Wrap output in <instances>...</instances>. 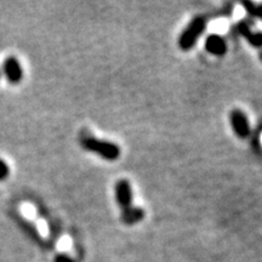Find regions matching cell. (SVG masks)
<instances>
[{
	"mask_svg": "<svg viewBox=\"0 0 262 262\" xmlns=\"http://www.w3.org/2000/svg\"><path fill=\"white\" fill-rule=\"evenodd\" d=\"M80 143L84 149L89 150V152L96 153V155L100 156L101 158L110 160V162L117 160L120 156V148L116 145V143L96 139V137L94 136H83L80 139Z\"/></svg>",
	"mask_w": 262,
	"mask_h": 262,
	"instance_id": "cell-1",
	"label": "cell"
},
{
	"mask_svg": "<svg viewBox=\"0 0 262 262\" xmlns=\"http://www.w3.org/2000/svg\"><path fill=\"white\" fill-rule=\"evenodd\" d=\"M206 27L205 18L202 16H196L189 22L187 27L183 29L179 38V47L183 51H188L194 47L201 38V35L204 33Z\"/></svg>",
	"mask_w": 262,
	"mask_h": 262,
	"instance_id": "cell-2",
	"label": "cell"
},
{
	"mask_svg": "<svg viewBox=\"0 0 262 262\" xmlns=\"http://www.w3.org/2000/svg\"><path fill=\"white\" fill-rule=\"evenodd\" d=\"M3 74L10 84H18L24 79V70L19 61L15 56L5 58L3 63Z\"/></svg>",
	"mask_w": 262,
	"mask_h": 262,
	"instance_id": "cell-3",
	"label": "cell"
},
{
	"mask_svg": "<svg viewBox=\"0 0 262 262\" xmlns=\"http://www.w3.org/2000/svg\"><path fill=\"white\" fill-rule=\"evenodd\" d=\"M114 192H116V201L120 210H127L133 206V189H131V185L127 180L118 181Z\"/></svg>",
	"mask_w": 262,
	"mask_h": 262,
	"instance_id": "cell-4",
	"label": "cell"
},
{
	"mask_svg": "<svg viewBox=\"0 0 262 262\" xmlns=\"http://www.w3.org/2000/svg\"><path fill=\"white\" fill-rule=\"evenodd\" d=\"M229 122H231L232 129L239 139H247L250 135V125L247 114L242 112L241 110H233L229 114Z\"/></svg>",
	"mask_w": 262,
	"mask_h": 262,
	"instance_id": "cell-5",
	"label": "cell"
},
{
	"mask_svg": "<svg viewBox=\"0 0 262 262\" xmlns=\"http://www.w3.org/2000/svg\"><path fill=\"white\" fill-rule=\"evenodd\" d=\"M205 49L215 56H224L227 52V44L225 39L219 34H210L205 39Z\"/></svg>",
	"mask_w": 262,
	"mask_h": 262,
	"instance_id": "cell-6",
	"label": "cell"
},
{
	"mask_svg": "<svg viewBox=\"0 0 262 262\" xmlns=\"http://www.w3.org/2000/svg\"><path fill=\"white\" fill-rule=\"evenodd\" d=\"M237 29L247 39L249 44L253 45L255 48L262 47V32H254L247 21H244V19L239 21V24L237 25Z\"/></svg>",
	"mask_w": 262,
	"mask_h": 262,
	"instance_id": "cell-7",
	"label": "cell"
},
{
	"mask_svg": "<svg viewBox=\"0 0 262 262\" xmlns=\"http://www.w3.org/2000/svg\"><path fill=\"white\" fill-rule=\"evenodd\" d=\"M143 217H145V211L141 208H134L131 206L127 210L122 211V222L127 226L135 225L137 222L142 221Z\"/></svg>",
	"mask_w": 262,
	"mask_h": 262,
	"instance_id": "cell-8",
	"label": "cell"
},
{
	"mask_svg": "<svg viewBox=\"0 0 262 262\" xmlns=\"http://www.w3.org/2000/svg\"><path fill=\"white\" fill-rule=\"evenodd\" d=\"M245 11L248 12L249 15L253 16V17H257L262 21V4L257 5L253 2H243L242 3Z\"/></svg>",
	"mask_w": 262,
	"mask_h": 262,
	"instance_id": "cell-9",
	"label": "cell"
},
{
	"mask_svg": "<svg viewBox=\"0 0 262 262\" xmlns=\"http://www.w3.org/2000/svg\"><path fill=\"white\" fill-rule=\"evenodd\" d=\"M9 173H10L9 165L6 164L5 160L0 159V181H4L5 179H8Z\"/></svg>",
	"mask_w": 262,
	"mask_h": 262,
	"instance_id": "cell-10",
	"label": "cell"
},
{
	"mask_svg": "<svg viewBox=\"0 0 262 262\" xmlns=\"http://www.w3.org/2000/svg\"><path fill=\"white\" fill-rule=\"evenodd\" d=\"M55 262H74V260L71 256H68L67 254H58L55 257Z\"/></svg>",
	"mask_w": 262,
	"mask_h": 262,
	"instance_id": "cell-11",
	"label": "cell"
},
{
	"mask_svg": "<svg viewBox=\"0 0 262 262\" xmlns=\"http://www.w3.org/2000/svg\"><path fill=\"white\" fill-rule=\"evenodd\" d=\"M260 60L262 61V52H261V54H260Z\"/></svg>",
	"mask_w": 262,
	"mask_h": 262,
	"instance_id": "cell-12",
	"label": "cell"
},
{
	"mask_svg": "<svg viewBox=\"0 0 262 262\" xmlns=\"http://www.w3.org/2000/svg\"><path fill=\"white\" fill-rule=\"evenodd\" d=\"M0 78H2V71H0Z\"/></svg>",
	"mask_w": 262,
	"mask_h": 262,
	"instance_id": "cell-13",
	"label": "cell"
}]
</instances>
